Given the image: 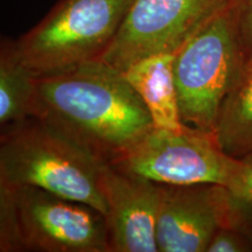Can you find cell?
<instances>
[{
    "instance_id": "cell-10",
    "label": "cell",
    "mask_w": 252,
    "mask_h": 252,
    "mask_svg": "<svg viewBox=\"0 0 252 252\" xmlns=\"http://www.w3.org/2000/svg\"><path fill=\"white\" fill-rule=\"evenodd\" d=\"M175 54H159L133 63L124 75L139 94L152 118L154 127L180 130L185 126L179 111L174 81Z\"/></svg>"
},
{
    "instance_id": "cell-6",
    "label": "cell",
    "mask_w": 252,
    "mask_h": 252,
    "mask_svg": "<svg viewBox=\"0 0 252 252\" xmlns=\"http://www.w3.org/2000/svg\"><path fill=\"white\" fill-rule=\"evenodd\" d=\"M237 0H133L102 59L124 72L135 62L175 54Z\"/></svg>"
},
{
    "instance_id": "cell-7",
    "label": "cell",
    "mask_w": 252,
    "mask_h": 252,
    "mask_svg": "<svg viewBox=\"0 0 252 252\" xmlns=\"http://www.w3.org/2000/svg\"><path fill=\"white\" fill-rule=\"evenodd\" d=\"M25 251L110 252L106 219L86 203L35 187H17Z\"/></svg>"
},
{
    "instance_id": "cell-9",
    "label": "cell",
    "mask_w": 252,
    "mask_h": 252,
    "mask_svg": "<svg viewBox=\"0 0 252 252\" xmlns=\"http://www.w3.org/2000/svg\"><path fill=\"white\" fill-rule=\"evenodd\" d=\"M103 187L110 252H159L157 222L161 184L105 165Z\"/></svg>"
},
{
    "instance_id": "cell-1",
    "label": "cell",
    "mask_w": 252,
    "mask_h": 252,
    "mask_svg": "<svg viewBox=\"0 0 252 252\" xmlns=\"http://www.w3.org/2000/svg\"><path fill=\"white\" fill-rule=\"evenodd\" d=\"M32 116L105 165L124 157L154 127L124 72L103 60L35 76Z\"/></svg>"
},
{
    "instance_id": "cell-5",
    "label": "cell",
    "mask_w": 252,
    "mask_h": 252,
    "mask_svg": "<svg viewBox=\"0 0 252 252\" xmlns=\"http://www.w3.org/2000/svg\"><path fill=\"white\" fill-rule=\"evenodd\" d=\"M237 158L223 152L215 135L185 125L180 130L153 127L111 166L161 185L224 186Z\"/></svg>"
},
{
    "instance_id": "cell-2",
    "label": "cell",
    "mask_w": 252,
    "mask_h": 252,
    "mask_svg": "<svg viewBox=\"0 0 252 252\" xmlns=\"http://www.w3.org/2000/svg\"><path fill=\"white\" fill-rule=\"evenodd\" d=\"M0 162L15 187L43 189L106 215L105 163L35 116L1 131Z\"/></svg>"
},
{
    "instance_id": "cell-13",
    "label": "cell",
    "mask_w": 252,
    "mask_h": 252,
    "mask_svg": "<svg viewBox=\"0 0 252 252\" xmlns=\"http://www.w3.org/2000/svg\"><path fill=\"white\" fill-rule=\"evenodd\" d=\"M223 187L226 226L242 232L252 242V154L237 158V165Z\"/></svg>"
},
{
    "instance_id": "cell-14",
    "label": "cell",
    "mask_w": 252,
    "mask_h": 252,
    "mask_svg": "<svg viewBox=\"0 0 252 252\" xmlns=\"http://www.w3.org/2000/svg\"><path fill=\"white\" fill-rule=\"evenodd\" d=\"M17 191L0 162V252L25 251L19 228Z\"/></svg>"
},
{
    "instance_id": "cell-12",
    "label": "cell",
    "mask_w": 252,
    "mask_h": 252,
    "mask_svg": "<svg viewBox=\"0 0 252 252\" xmlns=\"http://www.w3.org/2000/svg\"><path fill=\"white\" fill-rule=\"evenodd\" d=\"M34 81L19 55L17 39L0 33V130L32 116Z\"/></svg>"
},
{
    "instance_id": "cell-4",
    "label": "cell",
    "mask_w": 252,
    "mask_h": 252,
    "mask_svg": "<svg viewBox=\"0 0 252 252\" xmlns=\"http://www.w3.org/2000/svg\"><path fill=\"white\" fill-rule=\"evenodd\" d=\"M133 0H59L17 39L21 61L34 76L100 60Z\"/></svg>"
},
{
    "instance_id": "cell-11",
    "label": "cell",
    "mask_w": 252,
    "mask_h": 252,
    "mask_svg": "<svg viewBox=\"0 0 252 252\" xmlns=\"http://www.w3.org/2000/svg\"><path fill=\"white\" fill-rule=\"evenodd\" d=\"M214 135L223 152L230 157L252 154V62H248L226 96Z\"/></svg>"
},
{
    "instance_id": "cell-16",
    "label": "cell",
    "mask_w": 252,
    "mask_h": 252,
    "mask_svg": "<svg viewBox=\"0 0 252 252\" xmlns=\"http://www.w3.org/2000/svg\"><path fill=\"white\" fill-rule=\"evenodd\" d=\"M238 26L248 61L252 62V0H237Z\"/></svg>"
},
{
    "instance_id": "cell-3",
    "label": "cell",
    "mask_w": 252,
    "mask_h": 252,
    "mask_svg": "<svg viewBox=\"0 0 252 252\" xmlns=\"http://www.w3.org/2000/svg\"><path fill=\"white\" fill-rule=\"evenodd\" d=\"M248 62L235 4L175 53L173 71L182 123L214 133L220 108Z\"/></svg>"
},
{
    "instance_id": "cell-15",
    "label": "cell",
    "mask_w": 252,
    "mask_h": 252,
    "mask_svg": "<svg viewBox=\"0 0 252 252\" xmlns=\"http://www.w3.org/2000/svg\"><path fill=\"white\" fill-rule=\"evenodd\" d=\"M252 251V242L237 230L222 226L216 231L207 248V252Z\"/></svg>"
},
{
    "instance_id": "cell-8",
    "label": "cell",
    "mask_w": 252,
    "mask_h": 252,
    "mask_svg": "<svg viewBox=\"0 0 252 252\" xmlns=\"http://www.w3.org/2000/svg\"><path fill=\"white\" fill-rule=\"evenodd\" d=\"M161 186L158 250L207 252L217 230L226 226L224 187L213 184Z\"/></svg>"
}]
</instances>
